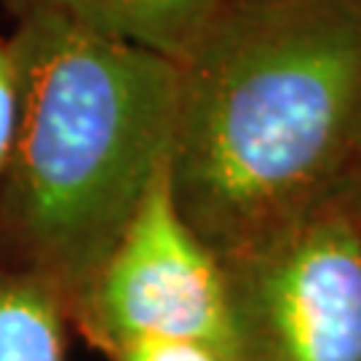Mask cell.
I'll list each match as a JSON object with an SVG mask.
<instances>
[{"label":"cell","mask_w":361,"mask_h":361,"mask_svg":"<svg viewBox=\"0 0 361 361\" xmlns=\"http://www.w3.org/2000/svg\"><path fill=\"white\" fill-rule=\"evenodd\" d=\"M177 67L169 190L219 262L348 185L361 121L356 0H225Z\"/></svg>","instance_id":"obj_1"},{"label":"cell","mask_w":361,"mask_h":361,"mask_svg":"<svg viewBox=\"0 0 361 361\" xmlns=\"http://www.w3.org/2000/svg\"><path fill=\"white\" fill-rule=\"evenodd\" d=\"M22 116L0 180V262L38 276L67 313L169 169L180 67L54 13L8 38Z\"/></svg>","instance_id":"obj_2"},{"label":"cell","mask_w":361,"mask_h":361,"mask_svg":"<svg viewBox=\"0 0 361 361\" xmlns=\"http://www.w3.org/2000/svg\"><path fill=\"white\" fill-rule=\"evenodd\" d=\"M219 265L228 361H361V222L348 185Z\"/></svg>","instance_id":"obj_3"},{"label":"cell","mask_w":361,"mask_h":361,"mask_svg":"<svg viewBox=\"0 0 361 361\" xmlns=\"http://www.w3.org/2000/svg\"><path fill=\"white\" fill-rule=\"evenodd\" d=\"M70 326L107 359L140 340H190L231 353L225 273L180 217L169 169L78 297Z\"/></svg>","instance_id":"obj_4"},{"label":"cell","mask_w":361,"mask_h":361,"mask_svg":"<svg viewBox=\"0 0 361 361\" xmlns=\"http://www.w3.org/2000/svg\"><path fill=\"white\" fill-rule=\"evenodd\" d=\"M13 16L54 13L180 65L225 0H6Z\"/></svg>","instance_id":"obj_5"},{"label":"cell","mask_w":361,"mask_h":361,"mask_svg":"<svg viewBox=\"0 0 361 361\" xmlns=\"http://www.w3.org/2000/svg\"><path fill=\"white\" fill-rule=\"evenodd\" d=\"M65 300L49 281L0 262V361H65Z\"/></svg>","instance_id":"obj_6"},{"label":"cell","mask_w":361,"mask_h":361,"mask_svg":"<svg viewBox=\"0 0 361 361\" xmlns=\"http://www.w3.org/2000/svg\"><path fill=\"white\" fill-rule=\"evenodd\" d=\"M22 116V89L8 40H0V180L8 169Z\"/></svg>","instance_id":"obj_7"},{"label":"cell","mask_w":361,"mask_h":361,"mask_svg":"<svg viewBox=\"0 0 361 361\" xmlns=\"http://www.w3.org/2000/svg\"><path fill=\"white\" fill-rule=\"evenodd\" d=\"M110 361H228V356L190 340H140L116 350Z\"/></svg>","instance_id":"obj_8"},{"label":"cell","mask_w":361,"mask_h":361,"mask_svg":"<svg viewBox=\"0 0 361 361\" xmlns=\"http://www.w3.org/2000/svg\"><path fill=\"white\" fill-rule=\"evenodd\" d=\"M348 195H350L353 209H356V217H359V222H361V161H359V166L353 169V174H350V180H348Z\"/></svg>","instance_id":"obj_9"},{"label":"cell","mask_w":361,"mask_h":361,"mask_svg":"<svg viewBox=\"0 0 361 361\" xmlns=\"http://www.w3.org/2000/svg\"><path fill=\"white\" fill-rule=\"evenodd\" d=\"M359 161H361V121H359Z\"/></svg>","instance_id":"obj_10"},{"label":"cell","mask_w":361,"mask_h":361,"mask_svg":"<svg viewBox=\"0 0 361 361\" xmlns=\"http://www.w3.org/2000/svg\"><path fill=\"white\" fill-rule=\"evenodd\" d=\"M356 6H359V8H361V0H356Z\"/></svg>","instance_id":"obj_11"}]
</instances>
